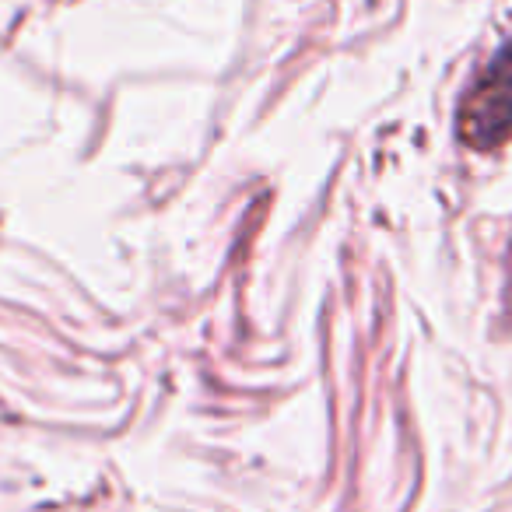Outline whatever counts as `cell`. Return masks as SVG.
Masks as SVG:
<instances>
[{
    "label": "cell",
    "mask_w": 512,
    "mask_h": 512,
    "mask_svg": "<svg viewBox=\"0 0 512 512\" xmlns=\"http://www.w3.org/2000/svg\"><path fill=\"white\" fill-rule=\"evenodd\" d=\"M456 134L470 151H495L512 141V43H505L463 92Z\"/></svg>",
    "instance_id": "cell-1"
}]
</instances>
